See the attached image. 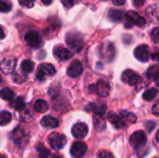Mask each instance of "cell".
<instances>
[{"instance_id":"8fae6325","label":"cell","mask_w":159,"mask_h":158,"mask_svg":"<svg viewBox=\"0 0 159 158\" xmlns=\"http://www.w3.org/2000/svg\"><path fill=\"white\" fill-rule=\"evenodd\" d=\"M53 55L57 60L67 61L74 56V53L62 46H56L53 49Z\"/></svg>"},{"instance_id":"9a60e30c","label":"cell","mask_w":159,"mask_h":158,"mask_svg":"<svg viewBox=\"0 0 159 158\" xmlns=\"http://www.w3.org/2000/svg\"><path fill=\"white\" fill-rule=\"evenodd\" d=\"M10 137H11V140L13 141V142L19 146H21L22 143H25V141L27 139V135L25 134V132L19 127L12 131Z\"/></svg>"},{"instance_id":"f546056e","label":"cell","mask_w":159,"mask_h":158,"mask_svg":"<svg viewBox=\"0 0 159 158\" xmlns=\"http://www.w3.org/2000/svg\"><path fill=\"white\" fill-rule=\"evenodd\" d=\"M94 125L98 131H102L105 129V121L100 115L94 116Z\"/></svg>"},{"instance_id":"277c9868","label":"cell","mask_w":159,"mask_h":158,"mask_svg":"<svg viewBox=\"0 0 159 158\" xmlns=\"http://www.w3.org/2000/svg\"><path fill=\"white\" fill-rule=\"evenodd\" d=\"M56 74L55 67L50 63H42L38 66L36 79L38 81H44L48 77H51Z\"/></svg>"},{"instance_id":"816d5d0a","label":"cell","mask_w":159,"mask_h":158,"mask_svg":"<svg viewBox=\"0 0 159 158\" xmlns=\"http://www.w3.org/2000/svg\"><path fill=\"white\" fill-rule=\"evenodd\" d=\"M154 158H159V156H156V157H154Z\"/></svg>"},{"instance_id":"836d02e7","label":"cell","mask_w":159,"mask_h":158,"mask_svg":"<svg viewBox=\"0 0 159 158\" xmlns=\"http://www.w3.org/2000/svg\"><path fill=\"white\" fill-rule=\"evenodd\" d=\"M151 38H152L154 43L159 44V27H156L152 30Z\"/></svg>"},{"instance_id":"7dc6e473","label":"cell","mask_w":159,"mask_h":158,"mask_svg":"<svg viewBox=\"0 0 159 158\" xmlns=\"http://www.w3.org/2000/svg\"><path fill=\"white\" fill-rule=\"evenodd\" d=\"M156 139H157V142L159 143V130L157 131V136H156Z\"/></svg>"},{"instance_id":"7bdbcfd3","label":"cell","mask_w":159,"mask_h":158,"mask_svg":"<svg viewBox=\"0 0 159 158\" xmlns=\"http://www.w3.org/2000/svg\"><path fill=\"white\" fill-rule=\"evenodd\" d=\"M113 3L116 6H122L126 3V0H113Z\"/></svg>"},{"instance_id":"f6af8a7d","label":"cell","mask_w":159,"mask_h":158,"mask_svg":"<svg viewBox=\"0 0 159 158\" xmlns=\"http://www.w3.org/2000/svg\"><path fill=\"white\" fill-rule=\"evenodd\" d=\"M54 0H41V2L44 4V5H46V6H48V5H50L52 2H53Z\"/></svg>"},{"instance_id":"bcb514c9","label":"cell","mask_w":159,"mask_h":158,"mask_svg":"<svg viewBox=\"0 0 159 158\" xmlns=\"http://www.w3.org/2000/svg\"><path fill=\"white\" fill-rule=\"evenodd\" d=\"M155 83H156V85H157V87H159V76H157V77L155 79Z\"/></svg>"},{"instance_id":"681fc988","label":"cell","mask_w":159,"mask_h":158,"mask_svg":"<svg viewBox=\"0 0 159 158\" xmlns=\"http://www.w3.org/2000/svg\"><path fill=\"white\" fill-rule=\"evenodd\" d=\"M52 158H61V156H53V157Z\"/></svg>"},{"instance_id":"b9f144b4","label":"cell","mask_w":159,"mask_h":158,"mask_svg":"<svg viewBox=\"0 0 159 158\" xmlns=\"http://www.w3.org/2000/svg\"><path fill=\"white\" fill-rule=\"evenodd\" d=\"M132 2L135 7H142L144 4L145 0H132Z\"/></svg>"},{"instance_id":"5b68a950","label":"cell","mask_w":159,"mask_h":158,"mask_svg":"<svg viewBox=\"0 0 159 158\" xmlns=\"http://www.w3.org/2000/svg\"><path fill=\"white\" fill-rule=\"evenodd\" d=\"M66 142H67L66 137L64 135L57 133V132L51 133L48 137V143H49L50 147L56 151L62 149L65 146Z\"/></svg>"},{"instance_id":"44dd1931","label":"cell","mask_w":159,"mask_h":158,"mask_svg":"<svg viewBox=\"0 0 159 158\" xmlns=\"http://www.w3.org/2000/svg\"><path fill=\"white\" fill-rule=\"evenodd\" d=\"M124 16H125L124 12L122 10H119V9L111 8L109 10V13H108V18L112 21H115V22H119V21L123 20Z\"/></svg>"},{"instance_id":"d4e9b609","label":"cell","mask_w":159,"mask_h":158,"mask_svg":"<svg viewBox=\"0 0 159 158\" xmlns=\"http://www.w3.org/2000/svg\"><path fill=\"white\" fill-rule=\"evenodd\" d=\"M10 105H11V107H13L17 111H22L25 108V102L21 96H19L15 100L12 101Z\"/></svg>"},{"instance_id":"7c38bea8","label":"cell","mask_w":159,"mask_h":158,"mask_svg":"<svg viewBox=\"0 0 159 158\" xmlns=\"http://www.w3.org/2000/svg\"><path fill=\"white\" fill-rule=\"evenodd\" d=\"M134 56L135 58L142 61V62H146L148 61L150 58V53H149V47L147 45H140L134 49Z\"/></svg>"},{"instance_id":"f907efd6","label":"cell","mask_w":159,"mask_h":158,"mask_svg":"<svg viewBox=\"0 0 159 158\" xmlns=\"http://www.w3.org/2000/svg\"><path fill=\"white\" fill-rule=\"evenodd\" d=\"M1 83H2V77L0 76V84H1Z\"/></svg>"},{"instance_id":"30bf717a","label":"cell","mask_w":159,"mask_h":158,"mask_svg":"<svg viewBox=\"0 0 159 158\" xmlns=\"http://www.w3.org/2000/svg\"><path fill=\"white\" fill-rule=\"evenodd\" d=\"M87 152H88V146L83 142H74L70 150L71 156L74 158H82L87 154Z\"/></svg>"},{"instance_id":"e0dca14e","label":"cell","mask_w":159,"mask_h":158,"mask_svg":"<svg viewBox=\"0 0 159 158\" xmlns=\"http://www.w3.org/2000/svg\"><path fill=\"white\" fill-rule=\"evenodd\" d=\"M16 66L15 58H6L0 63V69L4 74H11Z\"/></svg>"},{"instance_id":"603a6c76","label":"cell","mask_w":159,"mask_h":158,"mask_svg":"<svg viewBox=\"0 0 159 158\" xmlns=\"http://www.w3.org/2000/svg\"><path fill=\"white\" fill-rule=\"evenodd\" d=\"M34 111H36L37 113H40V114L46 113L48 110V104L44 100H37L34 103Z\"/></svg>"},{"instance_id":"4dcf8cb0","label":"cell","mask_w":159,"mask_h":158,"mask_svg":"<svg viewBox=\"0 0 159 158\" xmlns=\"http://www.w3.org/2000/svg\"><path fill=\"white\" fill-rule=\"evenodd\" d=\"M147 75L150 79H156L159 76V65H153L147 71Z\"/></svg>"},{"instance_id":"7402d4cb","label":"cell","mask_w":159,"mask_h":158,"mask_svg":"<svg viewBox=\"0 0 159 158\" xmlns=\"http://www.w3.org/2000/svg\"><path fill=\"white\" fill-rule=\"evenodd\" d=\"M120 116L127 125L128 124H134L137 121V116L133 113H130V112L126 111V110L120 112Z\"/></svg>"},{"instance_id":"52a82bcc","label":"cell","mask_w":159,"mask_h":158,"mask_svg":"<svg viewBox=\"0 0 159 158\" xmlns=\"http://www.w3.org/2000/svg\"><path fill=\"white\" fill-rule=\"evenodd\" d=\"M25 42L26 44L34 48H38L42 46L43 40L41 35L36 31H30L25 34Z\"/></svg>"},{"instance_id":"1f68e13d","label":"cell","mask_w":159,"mask_h":158,"mask_svg":"<svg viewBox=\"0 0 159 158\" xmlns=\"http://www.w3.org/2000/svg\"><path fill=\"white\" fill-rule=\"evenodd\" d=\"M11 8H12V6L8 0H0V12L7 13V12H9Z\"/></svg>"},{"instance_id":"74e56055","label":"cell","mask_w":159,"mask_h":158,"mask_svg":"<svg viewBox=\"0 0 159 158\" xmlns=\"http://www.w3.org/2000/svg\"><path fill=\"white\" fill-rule=\"evenodd\" d=\"M156 126H157V124L155 122H152V121H149L145 124V127H146L148 132H152L154 130V129L156 128Z\"/></svg>"},{"instance_id":"60d3db41","label":"cell","mask_w":159,"mask_h":158,"mask_svg":"<svg viewBox=\"0 0 159 158\" xmlns=\"http://www.w3.org/2000/svg\"><path fill=\"white\" fill-rule=\"evenodd\" d=\"M151 58H152L153 61H159V49H157V50L151 55Z\"/></svg>"},{"instance_id":"9c48e42d","label":"cell","mask_w":159,"mask_h":158,"mask_svg":"<svg viewBox=\"0 0 159 158\" xmlns=\"http://www.w3.org/2000/svg\"><path fill=\"white\" fill-rule=\"evenodd\" d=\"M115 53H116V49L112 43L106 42L101 46V49H100L101 57L106 61H111L115 57Z\"/></svg>"},{"instance_id":"2e32d148","label":"cell","mask_w":159,"mask_h":158,"mask_svg":"<svg viewBox=\"0 0 159 158\" xmlns=\"http://www.w3.org/2000/svg\"><path fill=\"white\" fill-rule=\"evenodd\" d=\"M83 73V66L77 60L74 61L67 69V74L71 77H78Z\"/></svg>"},{"instance_id":"d590c367","label":"cell","mask_w":159,"mask_h":158,"mask_svg":"<svg viewBox=\"0 0 159 158\" xmlns=\"http://www.w3.org/2000/svg\"><path fill=\"white\" fill-rule=\"evenodd\" d=\"M98 158H115L114 155L108 151L102 150L98 153Z\"/></svg>"},{"instance_id":"e575fe53","label":"cell","mask_w":159,"mask_h":158,"mask_svg":"<svg viewBox=\"0 0 159 158\" xmlns=\"http://www.w3.org/2000/svg\"><path fill=\"white\" fill-rule=\"evenodd\" d=\"M19 4L23 7H27V8H31L34 7L35 0H18Z\"/></svg>"},{"instance_id":"d6a6232c","label":"cell","mask_w":159,"mask_h":158,"mask_svg":"<svg viewBox=\"0 0 159 158\" xmlns=\"http://www.w3.org/2000/svg\"><path fill=\"white\" fill-rule=\"evenodd\" d=\"M12 80L18 84H20L26 80V75L23 74H20V73H15V74H13V76H12Z\"/></svg>"},{"instance_id":"6da1fadb","label":"cell","mask_w":159,"mask_h":158,"mask_svg":"<svg viewBox=\"0 0 159 158\" xmlns=\"http://www.w3.org/2000/svg\"><path fill=\"white\" fill-rule=\"evenodd\" d=\"M66 44L75 51L79 52L84 46V39L81 34L76 32H70L66 34L65 37Z\"/></svg>"},{"instance_id":"4fadbf2b","label":"cell","mask_w":159,"mask_h":158,"mask_svg":"<svg viewBox=\"0 0 159 158\" xmlns=\"http://www.w3.org/2000/svg\"><path fill=\"white\" fill-rule=\"evenodd\" d=\"M89 133V128L85 123H77L72 128V135L75 139H84Z\"/></svg>"},{"instance_id":"cb8c5ba5","label":"cell","mask_w":159,"mask_h":158,"mask_svg":"<svg viewBox=\"0 0 159 158\" xmlns=\"http://www.w3.org/2000/svg\"><path fill=\"white\" fill-rule=\"evenodd\" d=\"M15 93L9 88H4L0 90V98L4 101H13Z\"/></svg>"},{"instance_id":"ffe728a7","label":"cell","mask_w":159,"mask_h":158,"mask_svg":"<svg viewBox=\"0 0 159 158\" xmlns=\"http://www.w3.org/2000/svg\"><path fill=\"white\" fill-rule=\"evenodd\" d=\"M146 15L154 22L159 23V4L150 6L146 9Z\"/></svg>"},{"instance_id":"8992f818","label":"cell","mask_w":159,"mask_h":158,"mask_svg":"<svg viewBox=\"0 0 159 158\" xmlns=\"http://www.w3.org/2000/svg\"><path fill=\"white\" fill-rule=\"evenodd\" d=\"M89 91L100 97H107L110 93V85L106 81L99 80L96 84L89 86Z\"/></svg>"},{"instance_id":"8d00e7d4","label":"cell","mask_w":159,"mask_h":158,"mask_svg":"<svg viewBox=\"0 0 159 158\" xmlns=\"http://www.w3.org/2000/svg\"><path fill=\"white\" fill-rule=\"evenodd\" d=\"M20 118H22L24 121H30L31 118H32V115H31L30 111H29V110H25L23 113H21Z\"/></svg>"},{"instance_id":"d6986e66","label":"cell","mask_w":159,"mask_h":158,"mask_svg":"<svg viewBox=\"0 0 159 158\" xmlns=\"http://www.w3.org/2000/svg\"><path fill=\"white\" fill-rule=\"evenodd\" d=\"M40 124L42 127L44 128H48V129H56L59 126V120L55 117H52L50 115H47L44 116L41 121Z\"/></svg>"},{"instance_id":"484cf974","label":"cell","mask_w":159,"mask_h":158,"mask_svg":"<svg viewBox=\"0 0 159 158\" xmlns=\"http://www.w3.org/2000/svg\"><path fill=\"white\" fill-rule=\"evenodd\" d=\"M159 90L157 88H149L147 90L144 91V93L143 94V98L144 101H147V102H150L152 100H154L157 95L158 94Z\"/></svg>"},{"instance_id":"f35d334b","label":"cell","mask_w":159,"mask_h":158,"mask_svg":"<svg viewBox=\"0 0 159 158\" xmlns=\"http://www.w3.org/2000/svg\"><path fill=\"white\" fill-rule=\"evenodd\" d=\"M61 2L62 3V5L66 7V8H69L71 7H73L74 3H75V0H61Z\"/></svg>"},{"instance_id":"4316f807","label":"cell","mask_w":159,"mask_h":158,"mask_svg":"<svg viewBox=\"0 0 159 158\" xmlns=\"http://www.w3.org/2000/svg\"><path fill=\"white\" fill-rule=\"evenodd\" d=\"M35 148L38 152V158H49V151L42 143H37Z\"/></svg>"},{"instance_id":"7a4b0ae2","label":"cell","mask_w":159,"mask_h":158,"mask_svg":"<svg viewBox=\"0 0 159 158\" xmlns=\"http://www.w3.org/2000/svg\"><path fill=\"white\" fill-rule=\"evenodd\" d=\"M125 18H126V22H125L126 28H131L133 25H137L139 27H144L146 25V20L136 11L133 10L128 11L125 14Z\"/></svg>"},{"instance_id":"3957f363","label":"cell","mask_w":159,"mask_h":158,"mask_svg":"<svg viewBox=\"0 0 159 158\" xmlns=\"http://www.w3.org/2000/svg\"><path fill=\"white\" fill-rule=\"evenodd\" d=\"M129 142L132 148H134L135 150H141L146 145L147 136L143 130H138L131 135Z\"/></svg>"},{"instance_id":"83f0119b","label":"cell","mask_w":159,"mask_h":158,"mask_svg":"<svg viewBox=\"0 0 159 158\" xmlns=\"http://www.w3.org/2000/svg\"><path fill=\"white\" fill-rule=\"evenodd\" d=\"M11 121V114L7 111L0 112V126H6Z\"/></svg>"},{"instance_id":"5bb4252c","label":"cell","mask_w":159,"mask_h":158,"mask_svg":"<svg viewBox=\"0 0 159 158\" xmlns=\"http://www.w3.org/2000/svg\"><path fill=\"white\" fill-rule=\"evenodd\" d=\"M107 119L109 120V122L113 125V127L116 129H124L127 127V124L123 121V119L121 118L120 115H116L115 112L111 111L107 114Z\"/></svg>"},{"instance_id":"ac0fdd59","label":"cell","mask_w":159,"mask_h":158,"mask_svg":"<svg viewBox=\"0 0 159 158\" xmlns=\"http://www.w3.org/2000/svg\"><path fill=\"white\" fill-rule=\"evenodd\" d=\"M86 110L89 111V112H92L94 113L96 115H100L102 116L105 112H106V105L104 103H100V104H97V103H93V102H90L88 104V106L86 107Z\"/></svg>"},{"instance_id":"c3c4849f","label":"cell","mask_w":159,"mask_h":158,"mask_svg":"<svg viewBox=\"0 0 159 158\" xmlns=\"http://www.w3.org/2000/svg\"><path fill=\"white\" fill-rule=\"evenodd\" d=\"M0 158H7L5 155H3V154H0Z\"/></svg>"},{"instance_id":"f1b7e54d","label":"cell","mask_w":159,"mask_h":158,"mask_svg":"<svg viewBox=\"0 0 159 158\" xmlns=\"http://www.w3.org/2000/svg\"><path fill=\"white\" fill-rule=\"evenodd\" d=\"M34 68V63L30 60H24L20 64V69L24 73H31Z\"/></svg>"},{"instance_id":"ee69618b","label":"cell","mask_w":159,"mask_h":158,"mask_svg":"<svg viewBox=\"0 0 159 158\" xmlns=\"http://www.w3.org/2000/svg\"><path fill=\"white\" fill-rule=\"evenodd\" d=\"M5 36H6V34H5L4 29H3V28H2V26L0 25V40H1V39H4V38H5Z\"/></svg>"},{"instance_id":"ab89813d","label":"cell","mask_w":159,"mask_h":158,"mask_svg":"<svg viewBox=\"0 0 159 158\" xmlns=\"http://www.w3.org/2000/svg\"><path fill=\"white\" fill-rule=\"evenodd\" d=\"M152 112L155 115L159 116V100L156 102V103L154 104L153 106V109H152Z\"/></svg>"},{"instance_id":"ba28073f","label":"cell","mask_w":159,"mask_h":158,"mask_svg":"<svg viewBox=\"0 0 159 158\" xmlns=\"http://www.w3.org/2000/svg\"><path fill=\"white\" fill-rule=\"evenodd\" d=\"M122 81L130 86H136L141 81V76L138 73L131 69H128L122 74Z\"/></svg>"}]
</instances>
